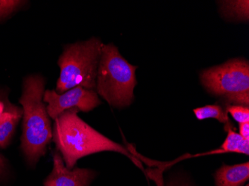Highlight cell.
<instances>
[{
	"mask_svg": "<svg viewBox=\"0 0 249 186\" xmlns=\"http://www.w3.org/2000/svg\"><path fill=\"white\" fill-rule=\"evenodd\" d=\"M194 112L195 113L196 117L198 120L215 118L219 122L223 123L225 124L230 123L227 111L218 104H212V105L198 107V108L194 109Z\"/></svg>",
	"mask_w": 249,
	"mask_h": 186,
	"instance_id": "obj_11",
	"label": "cell"
},
{
	"mask_svg": "<svg viewBox=\"0 0 249 186\" xmlns=\"http://www.w3.org/2000/svg\"><path fill=\"white\" fill-rule=\"evenodd\" d=\"M5 169V160L1 155H0V174L4 171Z\"/></svg>",
	"mask_w": 249,
	"mask_h": 186,
	"instance_id": "obj_15",
	"label": "cell"
},
{
	"mask_svg": "<svg viewBox=\"0 0 249 186\" xmlns=\"http://www.w3.org/2000/svg\"><path fill=\"white\" fill-rule=\"evenodd\" d=\"M226 111L230 113L233 119L239 124L249 122V108L247 106L229 105L226 108Z\"/></svg>",
	"mask_w": 249,
	"mask_h": 186,
	"instance_id": "obj_12",
	"label": "cell"
},
{
	"mask_svg": "<svg viewBox=\"0 0 249 186\" xmlns=\"http://www.w3.org/2000/svg\"><path fill=\"white\" fill-rule=\"evenodd\" d=\"M137 68L124 59L114 44H103L96 76L97 94L112 107H128L134 100L138 84Z\"/></svg>",
	"mask_w": 249,
	"mask_h": 186,
	"instance_id": "obj_3",
	"label": "cell"
},
{
	"mask_svg": "<svg viewBox=\"0 0 249 186\" xmlns=\"http://www.w3.org/2000/svg\"><path fill=\"white\" fill-rule=\"evenodd\" d=\"M3 113L0 116V148L8 146L16 128L23 114L22 109L10 103L5 105Z\"/></svg>",
	"mask_w": 249,
	"mask_h": 186,
	"instance_id": "obj_9",
	"label": "cell"
},
{
	"mask_svg": "<svg viewBox=\"0 0 249 186\" xmlns=\"http://www.w3.org/2000/svg\"><path fill=\"white\" fill-rule=\"evenodd\" d=\"M208 92L236 105L249 107V64L245 59H233L207 68L200 75Z\"/></svg>",
	"mask_w": 249,
	"mask_h": 186,
	"instance_id": "obj_5",
	"label": "cell"
},
{
	"mask_svg": "<svg viewBox=\"0 0 249 186\" xmlns=\"http://www.w3.org/2000/svg\"><path fill=\"white\" fill-rule=\"evenodd\" d=\"M239 130H240V134H239L243 138L249 140V122L239 124Z\"/></svg>",
	"mask_w": 249,
	"mask_h": 186,
	"instance_id": "obj_14",
	"label": "cell"
},
{
	"mask_svg": "<svg viewBox=\"0 0 249 186\" xmlns=\"http://www.w3.org/2000/svg\"><path fill=\"white\" fill-rule=\"evenodd\" d=\"M166 186H189L187 184L184 183H179V182H169Z\"/></svg>",
	"mask_w": 249,
	"mask_h": 186,
	"instance_id": "obj_16",
	"label": "cell"
},
{
	"mask_svg": "<svg viewBox=\"0 0 249 186\" xmlns=\"http://www.w3.org/2000/svg\"><path fill=\"white\" fill-rule=\"evenodd\" d=\"M103 43L93 37L87 41L67 45L58 59L60 77L56 92H64L75 87L96 89L98 67Z\"/></svg>",
	"mask_w": 249,
	"mask_h": 186,
	"instance_id": "obj_4",
	"label": "cell"
},
{
	"mask_svg": "<svg viewBox=\"0 0 249 186\" xmlns=\"http://www.w3.org/2000/svg\"><path fill=\"white\" fill-rule=\"evenodd\" d=\"M246 186H249V184L246 185Z\"/></svg>",
	"mask_w": 249,
	"mask_h": 186,
	"instance_id": "obj_18",
	"label": "cell"
},
{
	"mask_svg": "<svg viewBox=\"0 0 249 186\" xmlns=\"http://www.w3.org/2000/svg\"><path fill=\"white\" fill-rule=\"evenodd\" d=\"M22 1H0V19L5 17L11 15L12 12L18 9L21 5L23 4Z\"/></svg>",
	"mask_w": 249,
	"mask_h": 186,
	"instance_id": "obj_13",
	"label": "cell"
},
{
	"mask_svg": "<svg viewBox=\"0 0 249 186\" xmlns=\"http://www.w3.org/2000/svg\"><path fill=\"white\" fill-rule=\"evenodd\" d=\"M96 172L88 169H67L58 152L53 155V169L44 180V186H89Z\"/></svg>",
	"mask_w": 249,
	"mask_h": 186,
	"instance_id": "obj_7",
	"label": "cell"
},
{
	"mask_svg": "<svg viewBox=\"0 0 249 186\" xmlns=\"http://www.w3.org/2000/svg\"><path fill=\"white\" fill-rule=\"evenodd\" d=\"M5 103L2 101H0V116L2 114V113L4 112V110H5Z\"/></svg>",
	"mask_w": 249,
	"mask_h": 186,
	"instance_id": "obj_17",
	"label": "cell"
},
{
	"mask_svg": "<svg viewBox=\"0 0 249 186\" xmlns=\"http://www.w3.org/2000/svg\"><path fill=\"white\" fill-rule=\"evenodd\" d=\"M227 137L221 146L222 153H237L249 154V140L243 138L240 134L235 132L231 124H225Z\"/></svg>",
	"mask_w": 249,
	"mask_h": 186,
	"instance_id": "obj_10",
	"label": "cell"
},
{
	"mask_svg": "<svg viewBox=\"0 0 249 186\" xmlns=\"http://www.w3.org/2000/svg\"><path fill=\"white\" fill-rule=\"evenodd\" d=\"M44 88L43 77L29 75L24 80L19 99L23 111L21 148L30 165L38 162L53 139L51 121L43 100Z\"/></svg>",
	"mask_w": 249,
	"mask_h": 186,
	"instance_id": "obj_2",
	"label": "cell"
},
{
	"mask_svg": "<svg viewBox=\"0 0 249 186\" xmlns=\"http://www.w3.org/2000/svg\"><path fill=\"white\" fill-rule=\"evenodd\" d=\"M216 186H243L249 181V163L222 165L214 175Z\"/></svg>",
	"mask_w": 249,
	"mask_h": 186,
	"instance_id": "obj_8",
	"label": "cell"
},
{
	"mask_svg": "<svg viewBox=\"0 0 249 186\" xmlns=\"http://www.w3.org/2000/svg\"><path fill=\"white\" fill-rule=\"evenodd\" d=\"M79 110L70 109L61 113L54 119L53 139L67 169H72L77 161L93 153L114 151L131 159L142 169L139 159L126 148L98 132L78 116Z\"/></svg>",
	"mask_w": 249,
	"mask_h": 186,
	"instance_id": "obj_1",
	"label": "cell"
},
{
	"mask_svg": "<svg viewBox=\"0 0 249 186\" xmlns=\"http://www.w3.org/2000/svg\"><path fill=\"white\" fill-rule=\"evenodd\" d=\"M43 100L47 103L49 116L54 120L65 110L75 108L79 111L89 112L102 103L96 91L82 86H75L62 94L47 89L44 92Z\"/></svg>",
	"mask_w": 249,
	"mask_h": 186,
	"instance_id": "obj_6",
	"label": "cell"
}]
</instances>
